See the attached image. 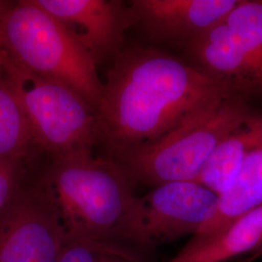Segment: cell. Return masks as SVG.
I'll return each instance as SVG.
<instances>
[{
    "label": "cell",
    "mask_w": 262,
    "mask_h": 262,
    "mask_svg": "<svg viewBox=\"0 0 262 262\" xmlns=\"http://www.w3.org/2000/svg\"><path fill=\"white\" fill-rule=\"evenodd\" d=\"M238 95L232 84L175 56L151 48H123L103 82L96 110L98 144L114 158Z\"/></svg>",
    "instance_id": "cell-1"
},
{
    "label": "cell",
    "mask_w": 262,
    "mask_h": 262,
    "mask_svg": "<svg viewBox=\"0 0 262 262\" xmlns=\"http://www.w3.org/2000/svg\"><path fill=\"white\" fill-rule=\"evenodd\" d=\"M47 159L31 187L54 213L66 238L123 244L136 195L122 166L93 150Z\"/></svg>",
    "instance_id": "cell-2"
},
{
    "label": "cell",
    "mask_w": 262,
    "mask_h": 262,
    "mask_svg": "<svg viewBox=\"0 0 262 262\" xmlns=\"http://www.w3.org/2000/svg\"><path fill=\"white\" fill-rule=\"evenodd\" d=\"M0 50L32 73L64 84L96 113L103 94L98 66L34 0L13 1L1 17Z\"/></svg>",
    "instance_id": "cell-3"
},
{
    "label": "cell",
    "mask_w": 262,
    "mask_h": 262,
    "mask_svg": "<svg viewBox=\"0 0 262 262\" xmlns=\"http://www.w3.org/2000/svg\"><path fill=\"white\" fill-rule=\"evenodd\" d=\"M252 115L241 95L234 96L188 119L158 140L111 159L122 166L133 186L195 182L217 145Z\"/></svg>",
    "instance_id": "cell-4"
},
{
    "label": "cell",
    "mask_w": 262,
    "mask_h": 262,
    "mask_svg": "<svg viewBox=\"0 0 262 262\" xmlns=\"http://www.w3.org/2000/svg\"><path fill=\"white\" fill-rule=\"evenodd\" d=\"M0 64L19 98L38 155L53 158L94 150L96 113L79 94L32 73L2 50Z\"/></svg>",
    "instance_id": "cell-5"
},
{
    "label": "cell",
    "mask_w": 262,
    "mask_h": 262,
    "mask_svg": "<svg viewBox=\"0 0 262 262\" xmlns=\"http://www.w3.org/2000/svg\"><path fill=\"white\" fill-rule=\"evenodd\" d=\"M219 196L197 182H173L136 196L127 216L122 243L151 248L192 237L215 215Z\"/></svg>",
    "instance_id": "cell-6"
},
{
    "label": "cell",
    "mask_w": 262,
    "mask_h": 262,
    "mask_svg": "<svg viewBox=\"0 0 262 262\" xmlns=\"http://www.w3.org/2000/svg\"><path fill=\"white\" fill-rule=\"evenodd\" d=\"M64 242L62 227L31 186L0 215V262H57Z\"/></svg>",
    "instance_id": "cell-7"
},
{
    "label": "cell",
    "mask_w": 262,
    "mask_h": 262,
    "mask_svg": "<svg viewBox=\"0 0 262 262\" xmlns=\"http://www.w3.org/2000/svg\"><path fill=\"white\" fill-rule=\"evenodd\" d=\"M66 28L97 66L112 62L131 28L128 4L116 0H34Z\"/></svg>",
    "instance_id": "cell-8"
},
{
    "label": "cell",
    "mask_w": 262,
    "mask_h": 262,
    "mask_svg": "<svg viewBox=\"0 0 262 262\" xmlns=\"http://www.w3.org/2000/svg\"><path fill=\"white\" fill-rule=\"evenodd\" d=\"M240 0H132L131 28L166 44L186 47L208 28L221 23Z\"/></svg>",
    "instance_id": "cell-9"
},
{
    "label": "cell",
    "mask_w": 262,
    "mask_h": 262,
    "mask_svg": "<svg viewBox=\"0 0 262 262\" xmlns=\"http://www.w3.org/2000/svg\"><path fill=\"white\" fill-rule=\"evenodd\" d=\"M185 48L196 67L209 75L232 84L242 94H262L258 72L225 19L192 39Z\"/></svg>",
    "instance_id": "cell-10"
},
{
    "label": "cell",
    "mask_w": 262,
    "mask_h": 262,
    "mask_svg": "<svg viewBox=\"0 0 262 262\" xmlns=\"http://www.w3.org/2000/svg\"><path fill=\"white\" fill-rule=\"evenodd\" d=\"M262 250V205L223 231L191 240L168 262H226Z\"/></svg>",
    "instance_id": "cell-11"
},
{
    "label": "cell",
    "mask_w": 262,
    "mask_h": 262,
    "mask_svg": "<svg viewBox=\"0 0 262 262\" xmlns=\"http://www.w3.org/2000/svg\"><path fill=\"white\" fill-rule=\"evenodd\" d=\"M262 205V138L248 154L230 188L219 196L215 215L193 237L223 231Z\"/></svg>",
    "instance_id": "cell-12"
},
{
    "label": "cell",
    "mask_w": 262,
    "mask_h": 262,
    "mask_svg": "<svg viewBox=\"0 0 262 262\" xmlns=\"http://www.w3.org/2000/svg\"><path fill=\"white\" fill-rule=\"evenodd\" d=\"M261 138L262 116L252 115L217 145L195 182L222 195L233 185L246 157Z\"/></svg>",
    "instance_id": "cell-13"
},
{
    "label": "cell",
    "mask_w": 262,
    "mask_h": 262,
    "mask_svg": "<svg viewBox=\"0 0 262 262\" xmlns=\"http://www.w3.org/2000/svg\"><path fill=\"white\" fill-rule=\"evenodd\" d=\"M37 155L19 98L0 64V160L28 162Z\"/></svg>",
    "instance_id": "cell-14"
},
{
    "label": "cell",
    "mask_w": 262,
    "mask_h": 262,
    "mask_svg": "<svg viewBox=\"0 0 262 262\" xmlns=\"http://www.w3.org/2000/svg\"><path fill=\"white\" fill-rule=\"evenodd\" d=\"M262 83V0H240L225 19Z\"/></svg>",
    "instance_id": "cell-15"
},
{
    "label": "cell",
    "mask_w": 262,
    "mask_h": 262,
    "mask_svg": "<svg viewBox=\"0 0 262 262\" xmlns=\"http://www.w3.org/2000/svg\"><path fill=\"white\" fill-rule=\"evenodd\" d=\"M57 262H146L133 248L116 242L66 238Z\"/></svg>",
    "instance_id": "cell-16"
},
{
    "label": "cell",
    "mask_w": 262,
    "mask_h": 262,
    "mask_svg": "<svg viewBox=\"0 0 262 262\" xmlns=\"http://www.w3.org/2000/svg\"><path fill=\"white\" fill-rule=\"evenodd\" d=\"M27 163L23 160H0V215L24 187Z\"/></svg>",
    "instance_id": "cell-17"
},
{
    "label": "cell",
    "mask_w": 262,
    "mask_h": 262,
    "mask_svg": "<svg viewBox=\"0 0 262 262\" xmlns=\"http://www.w3.org/2000/svg\"><path fill=\"white\" fill-rule=\"evenodd\" d=\"M13 1H3L0 0V19L4 15V13L7 11L10 6L12 5Z\"/></svg>",
    "instance_id": "cell-18"
}]
</instances>
